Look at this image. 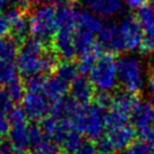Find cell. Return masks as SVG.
I'll return each mask as SVG.
<instances>
[{
	"instance_id": "1",
	"label": "cell",
	"mask_w": 154,
	"mask_h": 154,
	"mask_svg": "<svg viewBox=\"0 0 154 154\" xmlns=\"http://www.w3.org/2000/svg\"><path fill=\"white\" fill-rule=\"evenodd\" d=\"M16 63L19 72L26 78L38 75L45 76L58 66V56L53 49L34 38L25 40L19 48Z\"/></svg>"
},
{
	"instance_id": "2",
	"label": "cell",
	"mask_w": 154,
	"mask_h": 154,
	"mask_svg": "<svg viewBox=\"0 0 154 154\" xmlns=\"http://www.w3.org/2000/svg\"><path fill=\"white\" fill-rule=\"evenodd\" d=\"M106 111L94 102L87 106H79L70 121L79 134L88 140L97 142L106 130Z\"/></svg>"
},
{
	"instance_id": "3",
	"label": "cell",
	"mask_w": 154,
	"mask_h": 154,
	"mask_svg": "<svg viewBox=\"0 0 154 154\" xmlns=\"http://www.w3.org/2000/svg\"><path fill=\"white\" fill-rule=\"evenodd\" d=\"M29 26L34 38L45 44L53 41L58 29L57 8L50 4L36 7L29 16Z\"/></svg>"
},
{
	"instance_id": "4",
	"label": "cell",
	"mask_w": 154,
	"mask_h": 154,
	"mask_svg": "<svg viewBox=\"0 0 154 154\" xmlns=\"http://www.w3.org/2000/svg\"><path fill=\"white\" fill-rule=\"evenodd\" d=\"M118 83L124 91L138 94L144 87V72L140 61L134 56H124L117 60Z\"/></svg>"
},
{
	"instance_id": "5",
	"label": "cell",
	"mask_w": 154,
	"mask_h": 154,
	"mask_svg": "<svg viewBox=\"0 0 154 154\" xmlns=\"http://www.w3.org/2000/svg\"><path fill=\"white\" fill-rule=\"evenodd\" d=\"M88 79L99 92L109 93L118 83L117 60L112 53H103L88 74Z\"/></svg>"
},
{
	"instance_id": "6",
	"label": "cell",
	"mask_w": 154,
	"mask_h": 154,
	"mask_svg": "<svg viewBox=\"0 0 154 154\" xmlns=\"http://www.w3.org/2000/svg\"><path fill=\"white\" fill-rule=\"evenodd\" d=\"M136 129L133 125L122 126L119 128L108 130L101 140H97V149L100 153L103 152H118L127 149L131 143L135 142Z\"/></svg>"
},
{
	"instance_id": "7",
	"label": "cell",
	"mask_w": 154,
	"mask_h": 154,
	"mask_svg": "<svg viewBox=\"0 0 154 154\" xmlns=\"http://www.w3.org/2000/svg\"><path fill=\"white\" fill-rule=\"evenodd\" d=\"M118 29L125 51H135L142 49L144 33L137 17L131 15L122 17L118 23Z\"/></svg>"
},
{
	"instance_id": "8",
	"label": "cell",
	"mask_w": 154,
	"mask_h": 154,
	"mask_svg": "<svg viewBox=\"0 0 154 154\" xmlns=\"http://www.w3.org/2000/svg\"><path fill=\"white\" fill-rule=\"evenodd\" d=\"M22 104L27 118L32 120L42 121L50 115L53 103L50 101L44 92L25 91Z\"/></svg>"
},
{
	"instance_id": "9",
	"label": "cell",
	"mask_w": 154,
	"mask_h": 154,
	"mask_svg": "<svg viewBox=\"0 0 154 154\" xmlns=\"http://www.w3.org/2000/svg\"><path fill=\"white\" fill-rule=\"evenodd\" d=\"M97 43L102 50L106 49L108 52L112 54L125 51L118 29V23L104 22L97 34Z\"/></svg>"
},
{
	"instance_id": "10",
	"label": "cell",
	"mask_w": 154,
	"mask_h": 154,
	"mask_svg": "<svg viewBox=\"0 0 154 154\" xmlns=\"http://www.w3.org/2000/svg\"><path fill=\"white\" fill-rule=\"evenodd\" d=\"M53 50L58 57L63 61H72L78 56L74 40V31L69 29H58L52 41Z\"/></svg>"
},
{
	"instance_id": "11",
	"label": "cell",
	"mask_w": 154,
	"mask_h": 154,
	"mask_svg": "<svg viewBox=\"0 0 154 154\" xmlns=\"http://www.w3.org/2000/svg\"><path fill=\"white\" fill-rule=\"evenodd\" d=\"M131 125L138 135L154 128V106L149 101H140L131 116Z\"/></svg>"
},
{
	"instance_id": "12",
	"label": "cell",
	"mask_w": 154,
	"mask_h": 154,
	"mask_svg": "<svg viewBox=\"0 0 154 154\" xmlns=\"http://www.w3.org/2000/svg\"><path fill=\"white\" fill-rule=\"evenodd\" d=\"M70 99L78 106L90 104L95 96V88L91 81L84 75H78L69 87Z\"/></svg>"
},
{
	"instance_id": "13",
	"label": "cell",
	"mask_w": 154,
	"mask_h": 154,
	"mask_svg": "<svg viewBox=\"0 0 154 154\" xmlns=\"http://www.w3.org/2000/svg\"><path fill=\"white\" fill-rule=\"evenodd\" d=\"M137 19L144 33L142 49L145 52H153L154 50V9L149 6H144L138 10Z\"/></svg>"
},
{
	"instance_id": "14",
	"label": "cell",
	"mask_w": 154,
	"mask_h": 154,
	"mask_svg": "<svg viewBox=\"0 0 154 154\" xmlns=\"http://www.w3.org/2000/svg\"><path fill=\"white\" fill-rule=\"evenodd\" d=\"M8 144L15 153L25 154L27 149H31L29 126L27 124L11 126L8 133Z\"/></svg>"
},
{
	"instance_id": "15",
	"label": "cell",
	"mask_w": 154,
	"mask_h": 154,
	"mask_svg": "<svg viewBox=\"0 0 154 154\" xmlns=\"http://www.w3.org/2000/svg\"><path fill=\"white\" fill-rule=\"evenodd\" d=\"M92 14L101 17H113L120 14L124 0H85Z\"/></svg>"
},
{
	"instance_id": "16",
	"label": "cell",
	"mask_w": 154,
	"mask_h": 154,
	"mask_svg": "<svg viewBox=\"0 0 154 154\" xmlns=\"http://www.w3.org/2000/svg\"><path fill=\"white\" fill-rule=\"evenodd\" d=\"M140 99L136 94L129 93V92H119L112 96V102H111V106L109 110L117 111L119 113L129 117L131 119L133 112L136 109L137 104L140 103Z\"/></svg>"
},
{
	"instance_id": "17",
	"label": "cell",
	"mask_w": 154,
	"mask_h": 154,
	"mask_svg": "<svg viewBox=\"0 0 154 154\" xmlns=\"http://www.w3.org/2000/svg\"><path fill=\"white\" fill-rule=\"evenodd\" d=\"M69 87H70V85L68 83H66L61 78H59L53 74L52 76L47 77L44 93L50 99V101L52 103H56V102L66 99Z\"/></svg>"
},
{
	"instance_id": "18",
	"label": "cell",
	"mask_w": 154,
	"mask_h": 154,
	"mask_svg": "<svg viewBox=\"0 0 154 154\" xmlns=\"http://www.w3.org/2000/svg\"><path fill=\"white\" fill-rule=\"evenodd\" d=\"M102 54H103L102 53V48L99 45V43H96L90 50H87L85 52H83L82 54H79L78 56L77 67H78V72H81V75L85 76L86 74H90Z\"/></svg>"
},
{
	"instance_id": "19",
	"label": "cell",
	"mask_w": 154,
	"mask_h": 154,
	"mask_svg": "<svg viewBox=\"0 0 154 154\" xmlns=\"http://www.w3.org/2000/svg\"><path fill=\"white\" fill-rule=\"evenodd\" d=\"M18 67L15 61L0 59V88H5L18 82Z\"/></svg>"
},
{
	"instance_id": "20",
	"label": "cell",
	"mask_w": 154,
	"mask_h": 154,
	"mask_svg": "<svg viewBox=\"0 0 154 154\" xmlns=\"http://www.w3.org/2000/svg\"><path fill=\"white\" fill-rule=\"evenodd\" d=\"M18 44L11 36L0 38V59L15 61L18 56Z\"/></svg>"
},
{
	"instance_id": "21",
	"label": "cell",
	"mask_w": 154,
	"mask_h": 154,
	"mask_svg": "<svg viewBox=\"0 0 154 154\" xmlns=\"http://www.w3.org/2000/svg\"><path fill=\"white\" fill-rule=\"evenodd\" d=\"M78 72H78L77 65H75L72 61H63V63H58L53 74L70 85L76 79V77L79 75Z\"/></svg>"
},
{
	"instance_id": "22",
	"label": "cell",
	"mask_w": 154,
	"mask_h": 154,
	"mask_svg": "<svg viewBox=\"0 0 154 154\" xmlns=\"http://www.w3.org/2000/svg\"><path fill=\"white\" fill-rule=\"evenodd\" d=\"M125 154H154V149L147 142L138 140L130 144Z\"/></svg>"
},
{
	"instance_id": "23",
	"label": "cell",
	"mask_w": 154,
	"mask_h": 154,
	"mask_svg": "<svg viewBox=\"0 0 154 154\" xmlns=\"http://www.w3.org/2000/svg\"><path fill=\"white\" fill-rule=\"evenodd\" d=\"M15 108V101L6 88H0V112L8 115Z\"/></svg>"
},
{
	"instance_id": "24",
	"label": "cell",
	"mask_w": 154,
	"mask_h": 154,
	"mask_svg": "<svg viewBox=\"0 0 154 154\" xmlns=\"http://www.w3.org/2000/svg\"><path fill=\"white\" fill-rule=\"evenodd\" d=\"M7 117L9 119L10 126L27 124V119H29L25 111L23 110V108H18V106H15L14 109L7 115Z\"/></svg>"
},
{
	"instance_id": "25",
	"label": "cell",
	"mask_w": 154,
	"mask_h": 154,
	"mask_svg": "<svg viewBox=\"0 0 154 154\" xmlns=\"http://www.w3.org/2000/svg\"><path fill=\"white\" fill-rule=\"evenodd\" d=\"M29 4V0H0V13H4L6 10L11 8H19Z\"/></svg>"
},
{
	"instance_id": "26",
	"label": "cell",
	"mask_w": 154,
	"mask_h": 154,
	"mask_svg": "<svg viewBox=\"0 0 154 154\" xmlns=\"http://www.w3.org/2000/svg\"><path fill=\"white\" fill-rule=\"evenodd\" d=\"M10 27H11V23H10L8 14L6 11L0 13V38H6L7 34L10 33Z\"/></svg>"
},
{
	"instance_id": "27",
	"label": "cell",
	"mask_w": 154,
	"mask_h": 154,
	"mask_svg": "<svg viewBox=\"0 0 154 154\" xmlns=\"http://www.w3.org/2000/svg\"><path fill=\"white\" fill-rule=\"evenodd\" d=\"M97 152H99V149H97L96 144H94V142L86 140H84V143L76 154H97Z\"/></svg>"
},
{
	"instance_id": "28",
	"label": "cell",
	"mask_w": 154,
	"mask_h": 154,
	"mask_svg": "<svg viewBox=\"0 0 154 154\" xmlns=\"http://www.w3.org/2000/svg\"><path fill=\"white\" fill-rule=\"evenodd\" d=\"M10 127L11 126H10L9 119H8L7 115H4V113L0 112V135L4 136V135L8 134Z\"/></svg>"
},
{
	"instance_id": "29",
	"label": "cell",
	"mask_w": 154,
	"mask_h": 154,
	"mask_svg": "<svg viewBox=\"0 0 154 154\" xmlns=\"http://www.w3.org/2000/svg\"><path fill=\"white\" fill-rule=\"evenodd\" d=\"M147 1L149 0H124V4L133 9H140L142 7H144Z\"/></svg>"
},
{
	"instance_id": "30",
	"label": "cell",
	"mask_w": 154,
	"mask_h": 154,
	"mask_svg": "<svg viewBox=\"0 0 154 154\" xmlns=\"http://www.w3.org/2000/svg\"><path fill=\"white\" fill-rule=\"evenodd\" d=\"M147 91L152 99H154V65L151 68L149 81H147Z\"/></svg>"
},
{
	"instance_id": "31",
	"label": "cell",
	"mask_w": 154,
	"mask_h": 154,
	"mask_svg": "<svg viewBox=\"0 0 154 154\" xmlns=\"http://www.w3.org/2000/svg\"><path fill=\"white\" fill-rule=\"evenodd\" d=\"M140 140L147 142V143L154 149V128H152V129L149 130V131H146L145 134L140 135Z\"/></svg>"
},
{
	"instance_id": "32",
	"label": "cell",
	"mask_w": 154,
	"mask_h": 154,
	"mask_svg": "<svg viewBox=\"0 0 154 154\" xmlns=\"http://www.w3.org/2000/svg\"><path fill=\"white\" fill-rule=\"evenodd\" d=\"M2 145H4V140H2V136L0 135V149L2 147Z\"/></svg>"
},
{
	"instance_id": "33",
	"label": "cell",
	"mask_w": 154,
	"mask_h": 154,
	"mask_svg": "<svg viewBox=\"0 0 154 154\" xmlns=\"http://www.w3.org/2000/svg\"><path fill=\"white\" fill-rule=\"evenodd\" d=\"M149 7H152V8H153V9H154V0H149Z\"/></svg>"
},
{
	"instance_id": "34",
	"label": "cell",
	"mask_w": 154,
	"mask_h": 154,
	"mask_svg": "<svg viewBox=\"0 0 154 154\" xmlns=\"http://www.w3.org/2000/svg\"><path fill=\"white\" fill-rule=\"evenodd\" d=\"M100 154H117L116 152H103V153H100Z\"/></svg>"
},
{
	"instance_id": "35",
	"label": "cell",
	"mask_w": 154,
	"mask_h": 154,
	"mask_svg": "<svg viewBox=\"0 0 154 154\" xmlns=\"http://www.w3.org/2000/svg\"><path fill=\"white\" fill-rule=\"evenodd\" d=\"M153 53H154V50H153Z\"/></svg>"
},
{
	"instance_id": "36",
	"label": "cell",
	"mask_w": 154,
	"mask_h": 154,
	"mask_svg": "<svg viewBox=\"0 0 154 154\" xmlns=\"http://www.w3.org/2000/svg\"><path fill=\"white\" fill-rule=\"evenodd\" d=\"M33 154H36V153H33Z\"/></svg>"
}]
</instances>
